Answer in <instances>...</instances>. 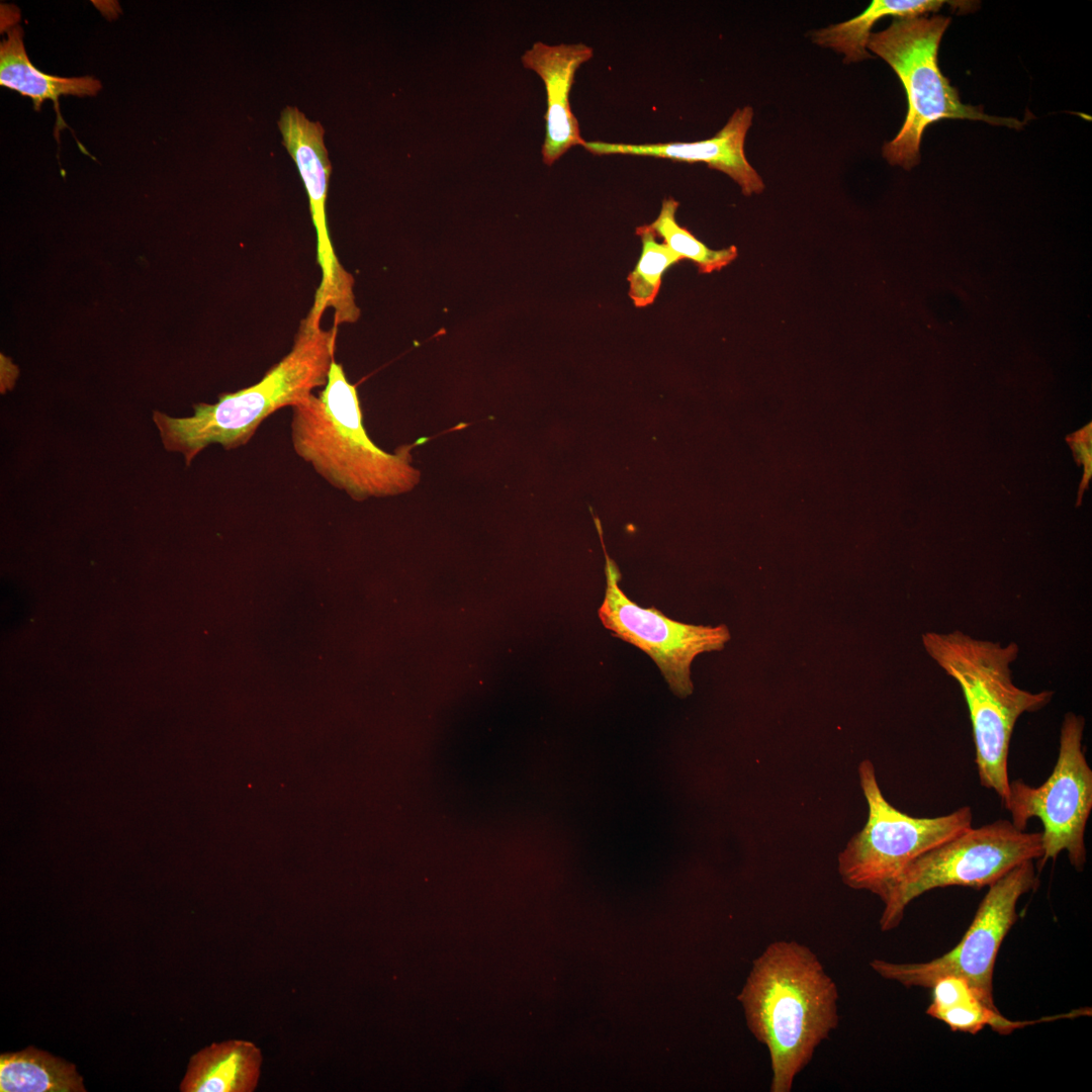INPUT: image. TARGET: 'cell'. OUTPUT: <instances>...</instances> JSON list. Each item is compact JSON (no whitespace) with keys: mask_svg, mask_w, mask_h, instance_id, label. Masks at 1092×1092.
<instances>
[{"mask_svg":"<svg viewBox=\"0 0 1092 1092\" xmlns=\"http://www.w3.org/2000/svg\"><path fill=\"white\" fill-rule=\"evenodd\" d=\"M1 1092H84L75 1065L29 1046L0 1057Z\"/></svg>","mask_w":1092,"mask_h":1092,"instance_id":"cell-17","label":"cell"},{"mask_svg":"<svg viewBox=\"0 0 1092 1092\" xmlns=\"http://www.w3.org/2000/svg\"><path fill=\"white\" fill-rule=\"evenodd\" d=\"M738 999L749 1030L768 1051L770 1091L790 1092L838 1025L836 984L809 947L780 940L753 961Z\"/></svg>","mask_w":1092,"mask_h":1092,"instance_id":"cell-1","label":"cell"},{"mask_svg":"<svg viewBox=\"0 0 1092 1092\" xmlns=\"http://www.w3.org/2000/svg\"><path fill=\"white\" fill-rule=\"evenodd\" d=\"M262 1054L252 1041L230 1039L203 1048L190 1059L182 1092H251L257 1087Z\"/></svg>","mask_w":1092,"mask_h":1092,"instance_id":"cell-14","label":"cell"},{"mask_svg":"<svg viewBox=\"0 0 1092 1092\" xmlns=\"http://www.w3.org/2000/svg\"><path fill=\"white\" fill-rule=\"evenodd\" d=\"M1091 1013L1090 1008L1076 1009L1065 1014L1046 1016L1036 1020H1011L1000 1013L998 1008L988 1006L979 997L956 1004L934 1012L931 1017L942 1021L952 1031L976 1034L989 1026L1000 1034H1009L1015 1029L1038 1022L1074 1018Z\"/></svg>","mask_w":1092,"mask_h":1092,"instance_id":"cell-19","label":"cell"},{"mask_svg":"<svg viewBox=\"0 0 1092 1092\" xmlns=\"http://www.w3.org/2000/svg\"><path fill=\"white\" fill-rule=\"evenodd\" d=\"M1038 885L1034 860L1012 869L991 885L959 943L939 958L923 963H892L876 959L871 968L882 978L905 987L930 988L939 978L965 979L980 998L997 1008L993 997V973L1000 946L1017 920L1016 906L1024 894Z\"/></svg>","mask_w":1092,"mask_h":1092,"instance_id":"cell-9","label":"cell"},{"mask_svg":"<svg viewBox=\"0 0 1092 1092\" xmlns=\"http://www.w3.org/2000/svg\"><path fill=\"white\" fill-rule=\"evenodd\" d=\"M944 0H874L857 16L828 27L814 30L812 40L818 46L829 48L844 55V62H859L871 58L867 51L871 29L877 21L886 16L910 17L923 16L937 12Z\"/></svg>","mask_w":1092,"mask_h":1092,"instance_id":"cell-16","label":"cell"},{"mask_svg":"<svg viewBox=\"0 0 1092 1092\" xmlns=\"http://www.w3.org/2000/svg\"><path fill=\"white\" fill-rule=\"evenodd\" d=\"M0 84L29 97L37 111L44 101L52 100L61 127L66 125L59 111L61 96H94L102 88L100 81L90 76L63 78L40 72L26 54L19 25L10 27L0 43Z\"/></svg>","mask_w":1092,"mask_h":1092,"instance_id":"cell-15","label":"cell"},{"mask_svg":"<svg viewBox=\"0 0 1092 1092\" xmlns=\"http://www.w3.org/2000/svg\"><path fill=\"white\" fill-rule=\"evenodd\" d=\"M593 56V48L584 43L546 44L538 41L521 58L524 67L534 71L546 89V130L541 155L547 166L553 165L572 147H583L585 143L571 111L569 93L576 71Z\"/></svg>","mask_w":1092,"mask_h":1092,"instance_id":"cell-13","label":"cell"},{"mask_svg":"<svg viewBox=\"0 0 1092 1092\" xmlns=\"http://www.w3.org/2000/svg\"><path fill=\"white\" fill-rule=\"evenodd\" d=\"M949 22V17L938 14L895 17L888 28L870 35L867 48L892 67L908 102L901 129L883 147V155L891 165L905 169L916 166L925 128L941 119L982 120L1012 128L1024 124L1013 117L988 115L982 107L961 101L937 62L939 42Z\"/></svg>","mask_w":1092,"mask_h":1092,"instance_id":"cell-5","label":"cell"},{"mask_svg":"<svg viewBox=\"0 0 1092 1092\" xmlns=\"http://www.w3.org/2000/svg\"><path fill=\"white\" fill-rule=\"evenodd\" d=\"M750 106L737 108L714 136L692 143L617 144L585 142L583 148L594 155H632L669 159L688 163L703 162L711 169L731 177L744 195L760 193L764 184L744 153L746 133L752 123Z\"/></svg>","mask_w":1092,"mask_h":1092,"instance_id":"cell-12","label":"cell"},{"mask_svg":"<svg viewBox=\"0 0 1092 1092\" xmlns=\"http://www.w3.org/2000/svg\"><path fill=\"white\" fill-rule=\"evenodd\" d=\"M679 203L669 197L662 200L658 216L648 225L657 239L681 260L694 262L700 273H712L729 265L737 257V248L731 246L712 250L696 238L688 229L679 225L675 213Z\"/></svg>","mask_w":1092,"mask_h":1092,"instance_id":"cell-18","label":"cell"},{"mask_svg":"<svg viewBox=\"0 0 1092 1092\" xmlns=\"http://www.w3.org/2000/svg\"><path fill=\"white\" fill-rule=\"evenodd\" d=\"M1068 441L1078 461L1084 465L1083 480L1080 484L1079 502L1092 475L1091 424L1068 437Z\"/></svg>","mask_w":1092,"mask_h":1092,"instance_id":"cell-21","label":"cell"},{"mask_svg":"<svg viewBox=\"0 0 1092 1092\" xmlns=\"http://www.w3.org/2000/svg\"><path fill=\"white\" fill-rule=\"evenodd\" d=\"M636 235L641 239L642 251L627 280L634 305L644 307L655 300L665 271L681 259L664 243L658 242L647 224L638 226Z\"/></svg>","mask_w":1092,"mask_h":1092,"instance_id":"cell-20","label":"cell"},{"mask_svg":"<svg viewBox=\"0 0 1092 1092\" xmlns=\"http://www.w3.org/2000/svg\"><path fill=\"white\" fill-rule=\"evenodd\" d=\"M858 776L868 819L840 852L838 872L846 886L883 900L914 859L972 827L973 812L963 806L946 815L913 817L886 800L871 760L859 763Z\"/></svg>","mask_w":1092,"mask_h":1092,"instance_id":"cell-6","label":"cell"},{"mask_svg":"<svg viewBox=\"0 0 1092 1092\" xmlns=\"http://www.w3.org/2000/svg\"><path fill=\"white\" fill-rule=\"evenodd\" d=\"M922 645L959 685L969 710L980 783L1003 803L1009 793L1008 755L1016 722L1046 707L1055 693L1030 692L1014 684L1011 664L1019 654L1015 642L1002 644L956 630L925 632Z\"/></svg>","mask_w":1092,"mask_h":1092,"instance_id":"cell-4","label":"cell"},{"mask_svg":"<svg viewBox=\"0 0 1092 1092\" xmlns=\"http://www.w3.org/2000/svg\"><path fill=\"white\" fill-rule=\"evenodd\" d=\"M604 548L602 533H600ZM606 589L598 614L613 635L649 655L671 691L685 698L692 694L691 665L701 653L723 649L730 639L725 625L704 626L678 622L654 607L631 601L620 586L621 572L606 553Z\"/></svg>","mask_w":1092,"mask_h":1092,"instance_id":"cell-10","label":"cell"},{"mask_svg":"<svg viewBox=\"0 0 1092 1092\" xmlns=\"http://www.w3.org/2000/svg\"><path fill=\"white\" fill-rule=\"evenodd\" d=\"M324 312L311 306L300 322L290 352L257 383L220 393L215 403L194 404L191 417L173 418L155 411L153 421L165 449L182 454L189 466L211 444L224 450L240 448L251 441L269 416L292 407L314 388L324 387L335 360L338 331L322 328Z\"/></svg>","mask_w":1092,"mask_h":1092,"instance_id":"cell-2","label":"cell"},{"mask_svg":"<svg viewBox=\"0 0 1092 1092\" xmlns=\"http://www.w3.org/2000/svg\"><path fill=\"white\" fill-rule=\"evenodd\" d=\"M278 127L282 144L295 162L306 189L316 232L322 279L313 302L333 308L337 320H349L358 313L359 308L353 292L354 278L338 260L327 224L326 201L332 166L324 143V127L292 106L281 111Z\"/></svg>","mask_w":1092,"mask_h":1092,"instance_id":"cell-11","label":"cell"},{"mask_svg":"<svg viewBox=\"0 0 1092 1092\" xmlns=\"http://www.w3.org/2000/svg\"><path fill=\"white\" fill-rule=\"evenodd\" d=\"M1085 718L1074 712L1064 715L1059 754L1052 774L1043 784L1031 787L1022 780L1009 783L1003 802L1012 824L1025 830L1029 819L1042 824L1041 870L1066 851L1071 866L1083 871L1087 861L1085 831L1092 810V769L1083 748Z\"/></svg>","mask_w":1092,"mask_h":1092,"instance_id":"cell-8","label":"cell"},{"mask_svg":"<svg viewBox=\"0 0 1092 1092\" xmlns=\"http://www.w3.org/2000/svg\"><path fill=\"white\" fill-rule=\"evenodd\" d=\"M291 410L295 454L352 499L393 496L418 484L420 471L412 465L414 445L389 453L370 439L357 389L335 360L323 389Z\"/></svg>","mask_w":1092,"mask_h":1092,"instance_id":"cell-3","label":"cell"},{"mask_svg":"<svg viewBox=\"0 0 1092 1092\" xmlns=\"http://www.w3.org/2000/svg\"><path fill=\"white\" fill-rule=\"evenodd\" d=\"M1042 855L1040 832L1016 828L1010 820L998 819L970 827L914 859L882 900L880 918L883 931L896 928L907 906L922 894L937 888L990 887L1015 867Z\"/></svg>","mask_w":1092,"mask_h":1092,"instance_id":"cell-7","label":"cell"}]
</instances>
